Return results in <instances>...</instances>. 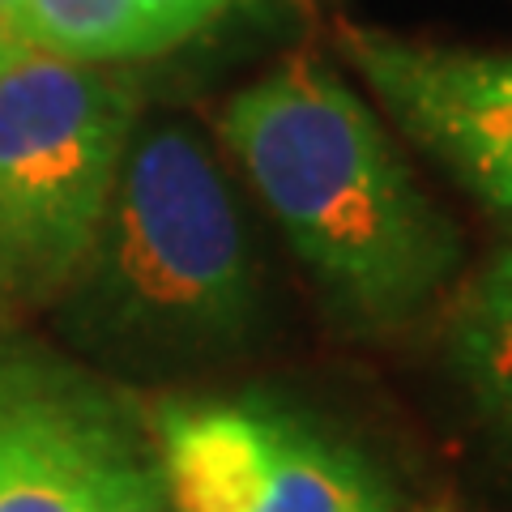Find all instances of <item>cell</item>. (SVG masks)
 <instances>
[{
	"mask_svg": "<svg viewBox=\"0 0 512 512\" xmlns=\"http://www.w3.org/2000/svg\"><path fill=\"white\" fill-rule=\"evenodd\" d=\"M342 60L397 128L487 210L512 214V52H470L338 22Z\"/></svg>",
	"mask_w": 512,
	"mask_h": 512,
	"instance_id": "5b68a950",
	"label": "cell"
},
{
	"mask_svg": "<svg viewBox=\"0 0 512 512\" xmlns=\"http://www.w3.org/2000/svg\"><path fill=\"white\" fill-rule=\"evenodd\" d=\"M423 512H457V508H448V504H436V508H423Z\"/></svg>",
	"mask_w": 512,
	"mask_h": 512,
	"instance_id": "4fadbf2b",
	"label": "cell"
},
{
	"mask_svg": "<svg viewBox=\"0 0 512 512\" xmlns=\"http://www.w3.org/2000/svg\"><path fill=\"white\" fill-rule=\"evenodd\" d=\"M146 453L167 512H397L355 444L256 393L167 397Z\"/></svg>",
	"mask_w": 512,
	"mask_h": 512,
	"instance_id": "277c9868",
	"label": "cell"
},
{
	"mask_svg": "<svg viewBox=\"0 0 512 512\" xmlns=\"http://www.w3.org/2000/svg\"><path fill=\"white\" fill-rule=\"evenodd\" d=\"M222 137L350 325L402 329L453 286L457 222L333 64L286 56L222 107Z\"/></svg>",
	"mask_w": 512,
	"mask_h": 512,
	"instance_id": "6da1fadb",
	"label": "cell"
},
{
	"mask_svg": "<svg viewBox=\"0 0 512 512\" xmlns=\"http://www.w3.org/2000/svg\"><path fill=\"white\" fill-rule=\"evenodd\" d=\"M0 18L13 22L26 35V0H0Z\"/></svg>",
	"mask_w": 512,
	"mask_h": 512,
	"instance_id": "7c38bea8",
	"label": "cell"
},
{
	"mask_svg": "<svg viewBox=\"0 0 512 512\" xmlns=\"http://www.w3.org/2000/svg\"><path fill=\"white\" fill-rule=\"evenodd\" d=\"M146 5H150L154 18L171 30V39L180 43L188 35H197L205 22H214L231 0H146Z\"/></svg>",
	"mask_w": 512,
	"mask_h": 512,
	"instance_id": "30bf717a",
	"label": "cell"
},
{
	"mask_svg": "<svg viewBox=\"0 0 512 512\" xmlns=\"http://www.w3.org/2000/svg\"><path fill=\"white\" fill-rule=\"evenodd\" d=\"M137 124L111 64L30 52L0 73V295L43 303L86 265Z\"/></svg>",
	"mask_w": 512,
	"mask_h": 512,
	"instance_id": "3957f363",
	"label": "cell"
},
{
	"mask_svg": "<svg viewBox=\"0 0 512 512\" xmlns=\"http://www.w3.org/2000/svg\"><path fill=\"white\" fill-rule=\"evenodd\" d=\"M448 359L474 410L512 448V248L491 256L448 320Z\"/></svg>",
	"mask_w": 512,
	"mask_h": 512,
	"instance_id": "52a82bcc",
	"label": "cell"
},
{
	"mask_svg": "<svg viewBox=\"0 0 512 512\" xmlns=\"http://www.w3.org/2000/svg\"><path fill=\"white\" fill-rule=\"evenodd\" d=\"M73 295L94 342L205 355L256 316V261L222 171L188 128L133 133Z\"/></svg>",
	"mask_w": 512,
	"mask_h": 512,
	"instance_id": "7a4b0ae2",
	"label": "cell"
},
{
	"mask_svg": "<svg viewBox=\"0 0 512 512\" xmlns=\"http://www.w3.org/2000/svg\"><path fill=\"white\" fill-rule=\"evenodd\" d=\"M116 410L60 367L0 350V512H90Z\"/></svg>",
	"mask_w": 512,
	"mask_h": 512,
	"instance_id": "8992f818",
	"label": "cell"
},
{
	"mask_svg": "<svg viewBox=\"0 0 512 512\" xmlns=\"http://www.w3.org/2000/svg\"><path fill=\"white\" fill-rule=\"evenodd\" d=\"M90 512H167L146 444H137L133 431L120 423V414L111 419L99 457H94Z\"/></svg>",
	"mask_w": 512,
	"mask_h": 512,
	"instance_id": "9c48e42d",
	"label": "cell"
},
{
	"mask_svg": "<svg viewBox=\"0 0 512 512\" xmlns=\"http://www.w3.org/2000/svg\"><path fill=\"white\" fill-rule=\"evenodd\" d=\"M26 39L82 64L146 60L175 47L146 0H26Z\"/></svg>",
	"mask_w": 512,
	"mask_h": 512,
	"instance_id": "ba28073f",
	"label": "cell"
},
{
	"mask_svg": "<svg viewBox=\"0 0 512 512\" xmlns=\"http://www.w3.org/2000/svg\"><path fill=\"white\" fill-rule=\"evenodd\" d=\"M30 52H35V43H30L13 22L0 18V73H5L9 64H18L22 56H30Z\"/></svg>",
	"mask_w": 512,
	"mask_h": 512,
	"instance_id": "8fae6325",
	"label": "cell"
}]
</instances>
